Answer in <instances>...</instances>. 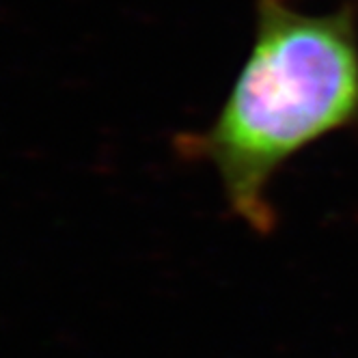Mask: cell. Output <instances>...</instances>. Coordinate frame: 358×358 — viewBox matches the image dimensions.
<instances>
[{
  "instance_id": "6da1fadb",
  "label": "cell",
  "mask_w": 358,
  "mask_h": 358,
  "mask_svg": "<svg viewBox=\"0 0 358 358\" xmlns=\"http://www.w3.org/2000/svg\"><path fill=\"white\" fill-rule=\"evenodd\" d=\"M358 119V27L345 5L324 15L294 0L255 3V39L214 123L182 149L214 166L231 212L270 234L268 188L298 151Z\"/></svg>"
}]
</instances>
